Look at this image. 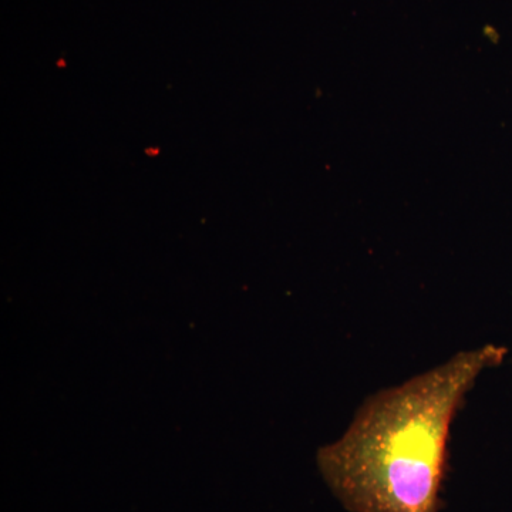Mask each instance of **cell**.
<instances>
[{"label":"cell","instance_id":"1","mask_svg":"<svg viewBox=\"0 0 512 512\" xmlns=\"http://www.w3.org/2000/svg\"><path fill=\"white\" fill-rule=\"evenodd\" d=\"M507 349L485 345L380 390L323 447V478L349 512H439L451 426L484 370Z\"/></svg>","mask_w":512,"mask_h":512}]
</instances>
